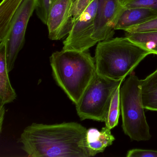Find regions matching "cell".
Wrapping results in <instances>:
<instances>
[{
  "mask_svg": "<svg viewBox=\"0 0 157 157\" xmlns=\"http://www.w3.org/2000/svg\"><path fill=\"white\" fill-rule=\"evenodd\" d=\"M87 130L76 122L33 123L25 128L20 141L29 157H90L86 146Z\"/></svg>",
  "mask_w": 157,
  "mask_h": 157,
  "instance_id": "obj_1",
  "label": "cell"
},
{
  "mask_svg": "<svg viewBox=\"0 0 157 157\" xmlns=\"http://www.w3.org/2000/svg\"><path fill=\"white\" fill-rule=\"evenodd\" d=\"M57 85L76 105L96 74L95 59L88 51H56L50 57Z\"/></svg>",
  "mask_w": 157,
  "mask_h": 157,
  "instance_id": "obj_2",
  "label": "cell"
},
{
  "mask_svg": "<svg viewBox=\"0 0 157 157\" xmlns=\"http://www.w3.org/2000/svg\"><path fill=\"white\" fill-rule=\"evenodd\" d=\"M150 54L126 36L101 41L94 57L96 72L113 80H124Z\"/></svg>",
  "mask_w": 157,
  "mask_h": 157,
  "instance_id": "obj_3",
  "label": "cell"
},
{
  "mask_svg": "<svg viewBox=\"0 0 157 157\" xmlns=\"http://www.w3.org/2000/svg\"><path fill=\"white\" fill-rule=\"evenodd\" d=\"M120 88L122 128L131 140L146 141L151 138L140 92V80L131 73Z\"/></svg>",
  "mask_w": 157,
  "mask_h": 157,
  "instance_id": "obj_4",
  "label": "cell"
},
{
  "mask_svg": "<svg viewBox=\"0 0 157 157\" xmlns=\"http://www.w3.org/2000/svg\"><path fill=\"white\" fill-rule=\"evenodd\" d=\"M124 81L113 80L96 72L76 105L81 120L105 122L113 94Z\"/></svg>",
  "mask_w": 157,
  "mask_h": 157,
  "instance_id": "obj_5",
  "label": "cell"
},
{
  "mask_svg": "<svg viewBox=\"0 0 157 157\" xmlns=\"http://www.w3.org/2000/svg\"><path fill=\"white\" fill-rule=\"evenodd\" d=\"M37 3V0H24L13 19L6 42L9 72L13 68L18 54L24 45L28 22L35 11Z\"/></svg>",
  "mask_w": 157,
  "mask_h": 157,
  "instance_id": "obj_6",
  "label": "cell"
},
{
  "mask_svg": "<svg viewBox=\"0 0 157 157\" xmlns=\"http://www.w3.org/2000/svg\"><path fill=\"white\" fill-rule=\"evenodd\" d=\"M99 0H92L88 8L75 21L63 42V50L88 51L96 44L92 38Z\"/></svg>",
  "mask_w": 157,
  "mask_h": 157,
  "instance_id": "obj_7",
  "label": "cell"
},
{
  "mask_svg": "<svg viewBox=\"0 0 157 157\" xmlns=\"http://www.w3.org/2000/svg\"><path fill=\"white\" fill-rule=\"evenodd\" d=\"M75 1H51L46 24L48 38L50 40H61L68 35L71 31L74 24L71 16V9Z\"/></svg>",
  "mask_w": 157,
  "mask_h": 157,
  "instance_id": "obj_8",
  "label": "cell"
},
{
  "mask_svg": "<svg viewBox=\"0 0 157 157\" xmlns=\"http://www.w3.org/2000/svg\"><path fill=\"white\" fill-rule=\"evenodd\" d=\"M122 8V0H99L92 35L96 44L113 36Z\"/></svg>",
  "mask_w": 157,
  "mask_h": 157,
  "instance_id": "obj_9",
  "label": "cell"
},
{
  "mask_svg": "<svg viewBox=\"0 0 157 157\" xmlns=\"http://www.w3.org/2000/svg\"><path fill=\"white\" fill-rule=\"evenodd\" d=\"M157 16V12L143 8H122L115 30L126 31Z\"/></svg>",
  "mask_w": 157,
  "mask_h": 157,
  "instance_id": "obj_10",
  "label": "cell"
},
{
  "mask_svg": "<svg viewBox=\"0 0 157 157\" xmlns=\"http://www.w3.org/2000/svg\"><path fill=\"white\" fill-rule=\"evenodd\" d=\"M115 139L111 129L105 126L101 131L94 128L87 129L86 146L90 157L103 152L106 147L113 144Z\"/></svg>",
  "mask_w": 157,
  "mask_h": 157,
  "instance_id": "obj_11",
  "label": "cell"
},
{
  "mask_svg": "<svg viewBox=\"0 0 157 157\" xmlns=\"http://www.w3.org/2000/svg\"><path fill=\"white\" fill-rule=\"evenodd\" d=\"M7 62L6 42L0 43V106L13 101L17 94L9 78Z\"/></svg>",
  "mask_w": 157,
  "mask_h": 157,
  "instance_id": "obj_12",
  "label": "cell"
},
{
  "mask_svg": "<svg viewBox=\"0 0 157 157\" xmlns=\"http://www.w3.org/2000/svg\"><path fill=\"white\" fill-rule=\"evenodd\" d=\"M24 0H2L0 4V43L7 42L14 15Z\"/></svg>",
  "mask_w": 157,
  "mask_h": 157,
  "instance_id": "obj_13",
  "label": "cell"
},
{
  "mask_svg": "<svg viewBox=\"0 0 157 157\" xmlns=\"http://www.w3.org/2000/svg\"><path fill=\"white\" fill-rule=\"evenodd\" d=\"M140 92L144 108L157 111V69L140 80Z\"/></svg>",
  "mask_w": 157,
  "mask_h": 157,
  "instance_id": "obj_14",
  "label": "cell"
},
{
  "mask_svg": "<svg viewBox=\"0 0 157 157\" xmlns=\"http://www.w3.org/2000/svg\"><path fill=\"white\" fill-rule=\"evenodd\" d=\"M125 36L151 54H157V32L126 33Z\"/></svg>",
  "mask_w": 157,
  "mask_h": 157,
  "instance_id": "obj_15",
  "label": "cell"
},
{
  "mask_svg": "<svg viewBox=\"0 0 157 157\" xmlns=\"http://www.w3.org/2000/svg\"><path fill=\"white\" fill-rule=\"evenodd\" d=\"M121 85L118 86L113 94L111 103L105 120V126L112 129L117 125L120 115V88Z\"/></svg>",
  "mask_w": 157,
  "mask_h": 157,
  "instance_id": "obj_16",
  "label": "cell"
},
{
  "mask_svg": "<svg viewBox=\"0 0 157 157\" xmlns=\"http://www.w3.org/2000/svg\"><path fill=\"white\" fill-rule=\"evenodd\" d=\"M123 8H143L157 12V0H122Z\"/></svg>",
  "mask_w": 157,
  "mask_h": 157,
  "instance_id": "obj_17",
  "label": "cell"
},
{
  "mask_svg": "<svg viewBox=\"0 0 157 157\" xmlns=\"http://www.w3.org/2000/svg\"><path fill=\"white\" fill-rule=\"evenodd\" d=\"M157 32V16L140 25L126 31V33H147Z\"/></svg>",
  "mask_w": 157,
  "mask_h": 157,
  "instance_id": "obj_18",
  "label": "cell"
},
{
  "mask_svg": "<svg viewBox=\"0 0 157 157\" xmlns=\"http://www.w3.org/2000/svg\"><path fill=\"white\" fill-rule=\"evenodd\" d=\"M52 0H37L36 13L41 21L46 25Z\"/></svg>",
  "mask_w": 157,
  "mask_h": 157,
  "instance_id": "obj_19",
  "label": "cell"
},
{
  "mask_svg": "<svg viewBox=\"0 0 157 157\" xmlns=\"http://www.w3.org/2000/svg\"><path fill=\"white\" fill-rule=\"evenodd\" d=\"M92 1V0H75L71 12L74 23L88 8Z\"/></svg>",
  "mask_w": 157,
  "mask_h": 157,
  "instance_id": "obj_20",
  "label": "cell"
},
{
  "mask_svg": "<svg viewBox=\"0 0 157 157\" xmlns=\"http://www.w3.org/2000/svg\"><path fill=\"white\" fill-rule=\"evenodd\" d=\"M127 157H157V151L133 149L128 151Z\"/></svg>",
  "mask_w": 157,
  "mask_h": 157,
  "instance_id": "obj_21",
  "label": "cell"
},
{
  "mask_svg": "<svg viewBox=\"0 0 157 157\" xmlns=\"http://www.w3.org/2000/svg\"><path fill=\"white\" fill-rule=\"evenodd\" d=\"M4 114H5V107L4 106H0V131L2 132V124L4 120Z\"/></svg>",
  "mask_w": 157,
  "mask_h": 157,
  "instance_id": "obj_22",
  "label": "cell"
},
{
  "mask_svg": "<svg viewBox=\"0 0 157 157\" xmlns=\"http://www.w3.org/2000/svg\"><path fill=\"white\" fill-rule=\"evenodd\" d=\"M156 55H157V54H156Z\"/></svg>",
  "mask_w": 157,
  "mask_h": 157,
  "instance_id": "obj_23",
  "label": "cell"
}]
</instances>
